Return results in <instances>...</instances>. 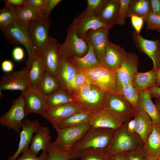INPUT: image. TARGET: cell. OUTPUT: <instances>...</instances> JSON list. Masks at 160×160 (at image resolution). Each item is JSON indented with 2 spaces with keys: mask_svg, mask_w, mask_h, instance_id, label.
Segmentation results:
<instances>
[{
  "mask_svg": "<svg viewBox=\"0 0 160 160\" xmlns=\"http://www.w3.org/2000/svg\"><path fill=\"white\" fill-rule=\"evenodd\" d=\"M115 130L91 127L74 146L71 152L79 157L81 153L87 151H106L111 141Z\"/></svg>",
  "mask_w": 160,
  "mask_h": 160,
  "instance_id": "1",
  "label": "cell"
},
{
  "mask_svg": "<svg viewBox=\"0 0 160 160\" xmlns=\"http://www.w3.org/2000/svg\"><path fill=\"white\" fill-rule=\"evenodd\" d=\"M128 121L115 130L111 141L106 151L110 156L117 153L142 150L144 142L135 132L132 133L129 132L127 128Z\"/></svg>",
  "mask_w": 160,
  "mask_h": 160,
  "instance_id": "2",
  "label": "cell"
},
{
  "mask_svg": "<svg viewBox=\"0 0 160 160\" xmlns=\"http://www.w3.org/2000/svg\"><path fill=\"white\" fill-rule=\"evenodd\" d=\"M72 96L78 104L88 111L96 112L105 108L107 94L87 81L73 92Z\"/></svg>",
  "mask_w": 160,
  "mask_h": 160,
  "instance_id": "3",
  "label": "cell"
},
{
  "mask_svg": "<svg viewBox=\"0 0 160 160\" xmlns=\"http://www.w3.org/2000/svg\"><path fill=\"white\" fill-rule=\"evenodd\" d=\"M87 81L107 94L118 93L116 72L111 71L102 64L83 70Z\"/></svg>",
  "mask_w": 160,
  "mask_h": 160,
  "instance_id": "4",
  "label": "cell"
},
{
  "mask_svg": "<svg viewBox=\"0 0 160 160\" xmlns=\"http://www.w3.org/2000/svg\"><path fill=\"white\" fill-rule=\"evenodd\" d=\"M52 124L57 135L56 140L52 143V144L58 150L65 152L71 151L74 146L91 127L89 122L76 127L66 128H61L57 124Z\"/></svg>",
  "mask_w": 160,
  "mask_h": 160,
  "instance_id": "5",
  "label": "cell"
},
{
  "mask_svg": "<svg viewBox=\"0 0 160 160\" xmlns=\"http://www.w3.org/2000/svg\"><path fill=\"white\" fill-rule=\"evenodd\" d=\"M51 22L49 17L44 16L31 21L26 26L29 38L37 56H39L48 45L49 31Z\"/></svg>",
  "mask_w": 160,
  "mask_h": 160,
  "instance_id": "6",
  "label": "cell"
},
{
  "mask_svg": "<svg viewBox=\"0 0 160 160\" xmlns=\"http://www.w3.org/2000/svg\"><path fill=\"white\" fill-rule=\"evenodd\" d=\"M2 31L6 39L10 44L13 45L20 44L24 47L28 55L25 63L38 57L28 34L26 25L16 20Z\"/></svg>",
  "mask_w": 160,
  "mask_h": 160,
  "instance_id": "7",
  "label": "cell"
},
{
  "mask_svg": "<svg viewBox=\"0 0 160 160\" xmlns=\"http://www.w3.org/2000/svg\"><path fill=\"white\" fill-rule=\"evenodd\" d=\"M88 49L87 42L78 35L71 24L68 27L65 41L58 46L60 57L66 59L73 56L83 57L87 53Z\"/></svg>",
  "mask_w": 160,
  "mask_h": 160,
  "instance_id": "8",
  "label": "cell"
},
{
  "mask_svg": "<svg viewBox=\"0 0 160 160\" xmlns=\"http://www.w3.org/2000/svg\"><path fill=\"white\" fill-rule=\"evenodd\" d=\"M105 108L124 123L134 118L136 110L119 93L107 94Z\"/></svg>",
  "mask_w": 160,
  "mask_h": 160,
  "instance_id": "9",
  "label": "cell"
},
{
  "mask_svg": "<svg viewBox=\"0 0 160 160\" xmlns=\"http://www.w3.org/2000/svg\"><path fill=\"white\" fill-rule=\"evenodd\" d=\"M26 116L25 104L23 94L12 101V105L4 114L0 116V124L9 129L20 133L23 120Z\"/></svg>",
  "mask_w": 160,
  "mask_h": 160,
  "instance_id": "10",
  "label": "cell"
},
{
  "mask_svg": "<svg viewBox=\"0 0 160 160\" xmlns=\"http://www.w3.org/2000/svg\"><path fill=\"white\" fill-rule=\"evenodd\" d=\"M138 60L137 55L127 52L121 66L116 71L118 93H121L124 86L132 84L138 71Z\"/></svg>",
  "mask_w": 160,
  "mask_h": 160,
  "instance_id": "11",
  "label": "cell"
},
{
  "mask_svg": "<svg viewBox=\"0 0 160 160\" xmlns=\"http://www.w3.org/2000/svg\"><path fill=\"white\" fill-rule=\"evenodd\" d=\"M32 88L26 67L19 71L6 73L1 78V90H19L21 92Z\"/></svg>",
  "mask_w": 160,
  "mask_h": 160,
  "instance_id": "12",
  "label": "cell"
},
{
  "mask_svg": "<svg viewBox=\"0 0 160 160\" xmlns=\"http://www.w3.org/2000/svg\"><path fill=\"white\" fill-rule=\"evenodd\" d=\"M132 40L135 45L141 52L147 55L153 63V69L156 71L160 69V40L146 39L135 31L132 32Z\"/></svg>",
  "mask_w": 160,
  "mask_h": 160,
  "instance_id": "13",
  "label": "cell"
},
{
  "mask_svg": "<svg viewBox=\"0 0 160 160\" xmlns=\"http://www.w3.org/2000/svg\"><path fill=\"white\" fill-rule=\"evenodd\" d=\"M21 93L25 101L26 116L30 113H34L42 116L47 108V96L34 88L21 92Z\"/></svg>",
  "mask_w": 160,
  "mask_h": 160,
  "instance_id": "14",
  "label": "cell"
},
{
  "mask_svg": "<svg viewBox=\"0 0 160 160\" xmlns=\"http://www.w3.org/2000/svg\"><path fill=\"white\" fill-rule=\"evenodd\" d=\"M55 39L49 36V41L46 47L39 57L45 71L56 76L60 57L58 51L59 44Z\"/></svg>",
  "mask_w": 160,
  "mask_h": 160,
  "instance_id": "15",
  "label": "cell"
},
{
  "mask_svg": "<svg viewBox=\"0 0 160 160\" xmlns=\"http://www.w3.org/2000/svg\"><path fill=\"white\" fill-rule=\"evenodd\" d=\"M40 126V124L37 120H31L25 118L23 120L22 129L20 133L18 149L12 156L8 157V160H16L21 153L29 149L33 133L37 132Z\"/></svg>",
  "mask_w": 160,
  "mask_h": 160,
  "instance_id": "16",
  "label": "cell"
},
{
  "mask_svg": "<svg viewBox=\"0 0 160 160\" xmlns=\"http://www.w3.org/2000/svg\"><path fill=\"white\" fill-rule=\"evenodd\" d=\"M84 111H88L78 103H73L47 108L42 116L51 124H57L77 112Z\"/></svg>",
  "mask_w": 160,
  "mask_h": 160,
  "instance_id": "17",
  "label": "cell"
},
{
  "mask_svg": "<svg viewBox=\"0 0 160 160\" xmlns=\"http://www.w3.org/2000/svg\"><path fill=\"white\" fill-rule=\"evenodd\" d=\"M127 53L121 47L109 40L101 64L109 70L116 72L121 66Z\"/></svg>",
  "mask_w": 160,
  "mask_h": 160,
  "instance_id": "18",
  "label": "cell"
},
{
  "mask_svg": "<svg viewBox=\"0 0 160 160\" xmlns=\"http://www.w3.org/2000/svg\"><path fill=\"white\" fill-rule=\"evenodd\" d=\"M110 28L108 26L101 27L90 30L86 34V41L90 43L93 47L96 55L100 64L109 40L108 35Z\"/></svg>",
  "mask_w": 160,
  "mask_h": 160,
  "instance_id": "19",
  "label": "cell"
},
{
  "mask_svg": "<svg viewBox=\"0 0 160 160\" xmlns=\"http://www.w3.org/2000/svg\"><path fill=\"white\" fill-rule=\"evenodd\" d=\"M71 24L78 35L86 41V34L89 31L101 27H109L98 17L88 14L84 11L75 19Z\"/></svg>",
  "mask_w": 160,
  "mask_h": 160,
  "instance_id": "20",
  "label": "cell"
},
{
  "mask_svg": "<svg viewBox=\"0 0 160 160\" xmlns=\"http://www.w3.org/2000/svg\"><path fill=\"white\" fill-rule=\"evenodd\" d=\"M124 123L106 108L94 112L89 121L92 127L115 130L120 127Z\"/></svg>",
  "mask_w": 160,
  "mask_h": 160,
  "instance_id": "21",
  "label": "cell"
},
{
  "mask_svg": "<svg viewBox=\"0 0 160 160\" xmlns=\"http://www.w3.org/2000/svg\"><path fill=\"white\" fill-rule=\"evenodd\" d=\"M147 157L160 156V123L152 122V130L144 143L142 149Z\"/></svg>",
  "mask_w": 160,
  "mask_h": 160,
  "instance_id": "22",
  "label": "cell"
},
{
  "mask_svg": "<svg viewBox=\"0 0 160 160\" xmlns=\"http://www.w3.org/2000/svg\"><path fill=\"white\" fill-rule=\"evenodd\" d=\"M50 133V130L47 127L41 126L33 137L29 151L36 156L41 150L47 153L51 142Z\"/></svg>",
  "mask_w": 160,
  "mask_h": 160,
  "instance_id": "23",
  "label": "cell"
},
{
  "mask_svg": "<svg viewBox=\"0 0 160 160\" xmlns=\"http://www.w3.org/2000/svg\"><path fill=\"white\" fill-rule=\"evenodd\" d=\"M87 42L89 46V49L84 56L82 57L73 56L66 59L71 65L78 70L88 69L100 64L93 47L89 42L87 41Z\"/></svg>",
  "mask_w": 160,
  "mask_h": 160,
  "instance_id": "24",
  "label": "cell"
},
{
  "mask_svg": "<svg viewBox=\"0 0 160 160\" xmlns=\"http://www.w3.org/2000/svg\"><path fill=\"white\" fill-rule=\"evenodd\" d=\"M78 71L68 62L65 58L60 57L56 77L61 89L68 92L69 86Z\"/></svg>",
  "mask_w": 160,
  "mask_h": 160,
  "instance_id": "25",
  "label": "cell"
},
{
  "mask_svg": "<svg viewBox=\"0 0 160 160\" xmlns=\"http://www.w3.org/2000/svg\"><path fill=\"white\" fill-rule=\"evenodd\" d=\"M134 118L136 122L135 132L144 143L152 129V120L145 111L139 108L136 110Z\"/></svg>",
  "mask_w": 160,
  "mask_h": 160,
  "instance_id": "26",
  "label": "cell"
},
{
  "mask_svg": "<svg viewBox=\"0 0 160 160\" xmlns=\"http://www.w3.org/2000/svg\"><path fill=\"white\" fill-rule=\"evenodd\" d=\"M120 4L119 0H107L97 17L103 23L111 28L116 24Z\"/></svg>",
  "mask_w": 160,
  "mask_h": 160,
  "instance_id": "27",
  "label": "cell"
},
{
  "mask_svg": "<svg viewBox=\"0 0 160 160\" xmlns=\"http://www.w3.org/2000/svg\"><path fill=\"white\" fill-rule=\"evenodd\" d=\"M151 98L147 89L139 92V108L143 110L149 115L152 122L160 123V109L153 103Z\"/></svg>",
  "mask_w": 160,
  "mask_h": 160,
  "instance_id": "28",
  "label": "cell"
},
{
  "mask_svg": "<svg viewBox=\"0 0 160 160\" xmlns=\"http://www.w3.org/2000/svg\"><path fill=\"white\" fill-rule=\"evenodd\" d=\"M25 65L32 87L37 89L46 71L42 62L38 56L30 62L25 63Z\"/></svg>",
  "mask_w": 160,
  "mask_h": 160,
  "instance_id": "29",
  "label": "cell"
},
{
  "mask_svg": "<svg viewBox=\"0 0 160 160\" xmlns=\"http://www.w3.org/2000/svg\"><path fill=\"white\" fill-rule=\"evenodd\" d=\"M157 71L153 69L146 72L137 71L132 81V86L139 92L156 86Z\"/></svg>",
  "mask_w": 160,
  "mask_h": 160,
  "instance_id": "30",
  "label": "cell"
},
{
  "mask_svg": "<svg viewBox=\"0 0 160 160\" xmlns=\"http://www.w3.org/2000/svg\"><path fill=\"white\" fill-rule=\"evenodd\" d=\"M15 9L16 20L24 25L44 16L42 11L29 5L16 7Z\"/></svg>",
  "mask_w": 160,
  "mask_h": 160,
  "instance_id": "31",
  "label": "cell"
},
{
  "mask_svg": "<svg viewBox=\"0 0 160 160\" xmlns=\"http://www.w3.org/2000/svg\"><path fill=\"white\" fill-rule=\"evenodd\" d=\"M70 94L61 89L53 94L47 96V108L77 103L72 95Z\"/></svg>",
  "mask_w": 160,
  "mask_h": 160,
  "instance_id": "32",
  "label": "cell"
},
{
  "mask_svg": "<svg viewBox=\"0 0 160 160\" xmlns=\"http://www.w3.org/2000/svg\"><path fill=\"white\" fill-rule=\"evenodd\" d=\"M153 13L150 0H132L127 15V17L132 15L146 18Z\"/></svg>",
  "mask_w": 160,
  "mask_h": 160,
  "instance_id": "33",
  "label": "cell"
},
{
  "mask_svg": "<svg viewBox=\"0 0 160 160\" xmlns=\"http://www.w3.org/2000/svg\"><path fill=\"white\" fill-rule=\"evenodd\" d=\"M94 112L88 111L77 112L57 124L61 128L78 126L89 122Z\"/></svg>",
  "mask_w": 160,
  "mask_h": 160,
  "instance_id": "34",
  "label": "cell"
},
{
  "mask_svg": "<svg viewBox=\"0 0 160 160\" xmlns=\"http://www.w3.org/2000/svg\"><path fill=\"white\" fill-rule=\"evenodd\" d=\"M61 89L56 77L45 71L42 79L38 89L44 95H51Z\"/></svg>",
  "mask_w": 160,
  "mask_h": 160,
  "instance_id": "35",
  "label": "cell"
},
{
  "mask_svg": "<svg viewBox=\"0 0 160 160\" xmlns=\"http://www.w3.org/2000/svg\"><path fill=\"white\" fill-rule=\"evenodd\" d=\"M4 7L0 10V28L1 31L16 20L15 7L6 0Z\"/></svg>",
  "mask_w": 160,
  "mask_h": 160,
  "instance_id": "36",
  "label": "cell"
},
{
  "mask_svg": "<svg viewBox=\"0 0 160 160\" xmlns=\"http://www.w3.org/2000/svg\"><path fill=\"white\" fill-rule=\"evenodd\" d=\"M47 160H72L77 158L71 151H61L55 147L51 142L48 149Z\"/></svg>",
  "mask_w": 160,
  "mask_h": 160,
  "instance_id": "37",
  "label": "cell"
},
{
  "mask_svg": "<svg viewBox=\"0 0 160 160\" xmlns=\"http://www.w3.org/2000/svg\"><path fill=\"white\" fill-rule=\"evenodd\" d=\"M121 94L135 110L139 108V92L132 86V84H129L124 85Z\"/></svg>",
  "mask_w": 160,
  "mask_h": 160,
  "instance_id": "38",
  "label": "cell"
},
{
  "mask_svg": "<svg viewBox=\"0 0 160 160\" xmlns=\"http://www.w3.org/2000/svg\"><path fill=\"white\" fill-rule=\"evenodd\" d=\"M110 157L105 151L94 150L81 153L80 160H110Z\"/></svg>",
  "mask_w": 160,
  "mask_h": 160,
  "instance_id": "39",
  "label": "cell"
},
{
  "mask_svg": "<svg viewBox=\"0 0 160 160\" xmlns=\"http://www.w3.org/2000/svg\"><path fill=\"white\" fill-rule=\"evenodd\" d=\"M107 0H87V6L84 11L90 15L98 17Z\"/></svg>",
  "mask_w": 160,
  "mask_h": 160,
  "instance_id": "40",
  "label": "cell"
},
{
  "mask_svg": "<svg viewBox=\"0 0 160 160\" xmlns=\"http://www.w3.org/2000/svg\"><path fill=\"white\" fill-rule=\"evenodd\" d=\"M120 4L116 24L121 25L124 24L132 0H119Z\"/></svg>",
  "mask_w": 160,
  "mask_h": 160,
  "instance_id": "41",
  "label": "cell"
},
{
  "mask_svg": "<svg viewBox=\"0 0 160 160\" xmlns=\"http://www.w3.org/2000/svg\"><path fill=\"white\" fill-rule=\"evenodd\" d=\"M77 70L78 72L70 84L68 91V92L70 94L80 88L87 81L85 74L82 71Z\"/></svg>",
  "mask_w": 160,
  "mask_h": 160,
  "instance_id": "42",
  "label": "cell"
},
{
  "mask_svg": "<svg viewBox=\"0 0 160 160\" xmlns=\"http://www.w3.org/2000/svg\"><path fill=\"white\" fill-rule=\"evenodd\" d=\"M144 20L147 25L146 30H155L160 32V16L152 13L144 19Z\"/></svg>",
  "mask_w": 160,
  "mask_h": 160,
  "instance_id": "43",
  "label": "cell"
},
{
  "mask_svg": "<svg viewBox=\"0 0 160 160\" xmlns=\"http://www.w3.org/2000/svg\"><path fill=\"white\" fill-rule=\"evenodd\" d=\"M47 152L42 151L40 156L37 157L28 149L22 153V155L16 160H47Z\"/></svg>",
  "mask_w": 160,
  "mask_h": 160,
  "instance_id": "44",
  "label": "cell"
},
{
  "mask_svg": "<svg viewBox=\"0 0 160 160\" xmlns=\"http://www.w3.org/2000/svg\"><path fill=\"white\" fill-rule=\"evenodd\" d=\"M46 2L47 0H25L23 5L31 6L41 11L44 13L45 9Z\"/></svg>",
  "mask_w": 160,
  "mask_h": 160,
  "instance_id": "45",
  "label": "cell"
},
{
  "mask_svg": "<svg viewBox=\"0 0 160 160\" xmlns=\"http://www.w3.org/2000/svg\"><path fill=\"white\" fill-rule=\"evenodd\" d=\"M131 19L132 25L135 30L136 32L140 34L142 28L144 19L138 16L132 15L129 17Z\"/></svg>",
  "mask_w": 160,
  "mask_h": 160,
  "instance_id": "46",
  "label": "cell"
},
{
  "mask_svg": "<svg viewBox=\"0 0 160 160\" xmlns=\"http://www.w3.org/2000/svg\"><path fill=\"white\" fill-rule=\"evenodd\" d=\"M125 153L128 160H145L146 157L142 150Z\"/></svg>",
  "mask_w": 160,
  "mask_h": 160,
  "instance_id": "47",
  "label": "cell"
},
{
  "mask_svg": "<svg viewBox=\"0 0 160 160\" xmlns=\"http://www.w3.org/2000/svg\"><path fill=\"white\" fill-rule=\"evenodd\" d=\"M61 1V0H47L45 9L43 13L44 16L49 17L52 11Z\"/></svg>",
  "mask_w": 160,
  "mask_h": 160,
  "instance_id": "48",
  "label": "cell"
},
{
  "mask_svg": "<svg viewBox=\"0 0 160 160\" xmlns=\"http://www.w3.org/2000/svg\"><path fill=\"white\" fill-rule=\"evenodd\" d=\"M12 56L14 59L17 61L22 60L24 58V54L23 49L20 47H16L13 50Z\"/></svg>",
  "mask_w": 160,
  "mask_h": 160,
  "instance_id": "49",
  "label": "cell"
},
{
  "mask_svg": "<svg viewBox=\"0 0 160 160\" xmlns=\"http://www.w3.org/2000/svg\"><path fill=\"white\" fill-rule=\"evenodd\" d=\"M13 68V64L9 60H4L1 63V69L3 71L6 73L12 72Z\"/></svg>",
  "mask_w": 160,
  "mask_h": 160,
  "instance_id": "50",
  "label": "cell"
},
{
  "mask_svg": "<svg viewBox=\"0 0 160 160\" xmlns=\"http://www.w3.org/2000/svg\"><path fill=\"white\" fill-rule=\"evenodd\" d=\"M154 14L160 16V0H150Z\"/></svg>",
  "mask_w": 160,
  "mask_h": 160,
  "instance_id": "51",
  "label": "cell"
},
{
  "mask_svg": "<svg viewBox=\"0 0 160 160\" xmlns=\"http://www.w3.org/2000/svg\"><path fill=\"white\" fill-rule=\"evenodd\" d=\"M151 97L156 98L160 97V87L155 86L148 88V89Z\"/></svg>",
  "mask_w": 160,
  "mask_h": 160,
  "instance_id": "52",
  "label": "cell"
},
{
  "mask_svg": "<svg viewBox=\"0 0 160 160\" xmlns=\"http://www.w3.org/2000/svg\"><path fill=\"white\" fill-rule=\"evenodd\" d=\"M110 160H128L125 153H119L113 154L110 157Z\"/></svg>",
  "mask_w": 160,
  "mask_h": 160,
  "instance_id": "53",
  "label": "cell"
},
{
  "mask_svg": "<svg viewBox=\"0 0 160 160\" xmlns=\"http://www.w3.org/2000/svg\"><path fill=\"white\" fill-rule=\"evenodd\" d=\"M135 119H131L127 122V128L128 131L130 133L135 132Z\"/></svg>",
  "mask_w": 160,
  "mask_h": 160,
  "instance_id": "54",
  "label": "cell"
},
{
  "mask_svg": "<svg viewBox=\"0 0 160 160\" xmlns=\"http://www.w3.org/2000/svg\"><path fill=\"white\" fill-rule=\"evenodd\" d=\"M6 1L11 5L16 7L23 5L25 0H7Z\"/></svg>",
  "mask_w": 160,
  "mask_h": 160,
  "instance_id": "55",
  "label": "cell"
},
{
  "mask_svg": "<svg viewBox=\"0 0 160 160\" xmlns=\"http://www.w3.org/2000/svg\"><path fill=\"white\" fill-rule=\"evenodd\" d=\"M156 86L157 87L160 86V69L157 71L156 84Z\"/></svg>",
  "mask_w": 160,
  "mask_h": 160,
  "instance_id": "56",
  "label": "cell"
},
{
  "mask_svg": "<svg viewBox=\"0 0 160 160\" xmlns=\"http://www.w3.org/2000/svg\"><path fill=\"white\" fill-rule=\"evenodd\" d=\"M156 99L155 104L160 109V97L156 98Z\"/></svg>",
  "mask_w": 160,
  "mask_h": 160,
  "instance_id": "57",
  "label": "cell"
},
{
  "mask_svg": "<svg viewBox=\"0 0 160 160\" xmlns=\"http://www.w3.org/2000/svg\"><path fill=\"white\" fill-rule=\"evenodd\" d=\"M145 160H160L159 159L155 157H146Z\"/></svg>",
  "mask_w": 160,
  "mask_h": 160,
  "instance_id": "58",
  "label": "cell"
},
{
  "mask_svg": "<svg viewBox=\"0 0 160 160\" xmlns=\"http://www.w3.org/2000/svg\"><path fill=\"white\" fill-rule=\"evenodd\" d=\"M159 160H160V156L159 158Z\"/></svg>",
  "mask_w": 160,
  "mask_h": 160,
  "instance_id": "59",
  "label": "cell"
}]
</instances>
